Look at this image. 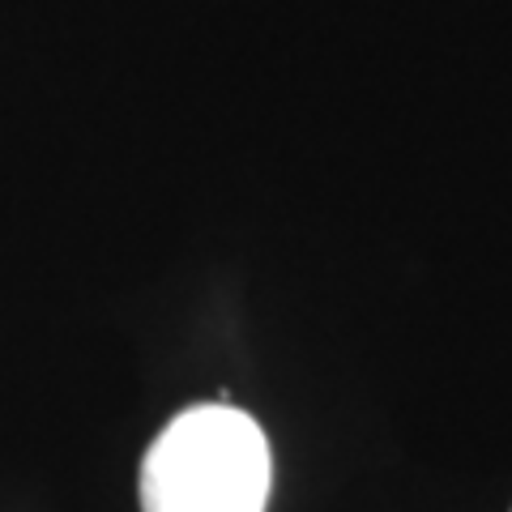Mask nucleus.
<instances>
[{
	"label": "nucleus",
	"instance_id": "f257e3e1",
	"mask_svg": "<svg viewBox=\"0 0 512 512\" xmlns=\"http://www.w3.org/2000/svg\"><path fill=\"white\" fill-rule=\"evenodd\" d=\"M269 483V440L235 406L175 414L141 461L146 512H265Z\"/></svg>",
	"mask_w": 512,
	"mask_h": 512
}]
</instances>
